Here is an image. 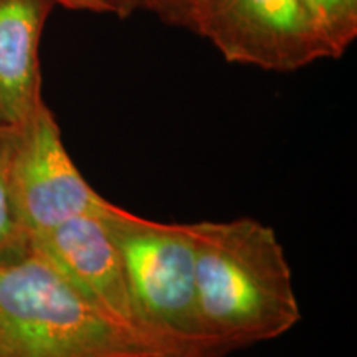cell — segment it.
Here are the masks:
<instances>
[{"label":"cell","mask_w":357,"mask_h":357,"mask_svg":"<svg viewBox=\"0 0 357 357\" xmlns=\"http://www.w3.org/2000/svg\"><path fill=\"white\" fill-rule=\"evenodd\" d=\"M15 129L0 128V263L24 255L30 236L17 211L10 182V153Z\"/></svg>","instance_id":"8"},{"label":"cell","mask_w":357,"mask_h":357,"mask_svg":"<svg viewBox=\"0 0 357 357\" xmlns=\"http://www.w3.org/2000/svg\"><path fill=\"white\" fill-rule=\"evenodd\" d=\"M217 0H137V8L154 12L166 24L184 26L197 33L208 10Z\"/></svg>","instance_id":"10"},{"label":"cell","mask_w":357,"mask_h":357,"mask_svg":"<svg viewBox=\"0 0 357 357\" xmlns=\"http://www.w3.org/2000/svg\"><path fill=\"white\" fill-rule=\"evenodd\" d=\"M53 0H0V128L17 129L43 102L40 38Z\"/></svg>","instance_id":"7"},{"label":"cell","mask_w":357,"mask_h":357,"mask_svg":"<svg viewBox=\"0 0 357 357\" xmlns=\"http://www.w3.org/2000/svg\"><path fill=\"white\" fill-rule=\"evenodd\" d=\"M106 208L101 213L70 218L35 236L30 247L108 318L151 336L141 328L134 311L121 255L105 220Z\"/></svg>","instance_id":"6"},{"label":"cell","mask_w":357,"mask_h":357,"mask_svg":"<svg viewBox=\"0 0 357 357\" xmlns=\"http://www.w3.org/2000/svg\"><path fill=\"white\" fill-rule=\"evenodd\" d=\"M55 6L65 7L68 10H82L91 13H111L105 0H53Z\"/></svg>","instance_id":"12"},{"label":"cell","mask_w":357,"mask_h":357,"mask_svg":"<svg viewBox=\"0 0 357 357\" xmlns=\"http://www.w3.org/2000/svg\"><path fill=\"white\" fill-rule=\"evenodd\" d=\"M197 33L230 63L268 71H296L331 58L303 0H217Z\"/></svg>","instance_id":"5"},{"label":"cell","mask_w":357,"mask_h":357,"mask_svg":"<svg viewBox=\"0 0 357 357\" xmlns=\"http://www.w3.org/2000/svg\"><path fill=\"white\" fill-rule=\"evenodd\" d=\"M108 3L109 12L118 15L119 19H126L134 10H137V0H105Z\"/></svg>","instance_id":"13"},{"label":"cell","mask_w":357,"mask_h":357,"mask_svg":"<svg viewBox=\"0 0 357 357\" xmlns=\"http://www.w3.org/2000/svg\"><path fill=\"white\" fill-rule=\"evenodd\" d=\"M200 336L225 354L284 336L301 307L284 248L252 217L190 223Z\"/></svg>","instance_id":"1"},{"label":"cell","mask_w":357,"mask_h":357,"mask_svg":"<svg viewBox=\"0 0 357 357\" xmlns=\"http://www.w3.org/2000/svg\"><path fill=\"white\" fill-rule=\"evenodd\" d=\"M177 347L108 318L33 248L0 263V357H129Z\"/></svg>","instance_id":"2"},{"label":"cell","mask_w":357,"mask_h":357,"mask_svg":"<svg viewBox=\"0 0 357 357\" xmlns=\"http://www.w3.org/2000/svg\"><path fill=\"white\" fill-rule=\"evenodd\" d=\"M10 182L30 242L70 218L101 213L109 205L70 158L61 129L45 101L13 132Z\"/></svg>","instance_id":"4"},{"label":"cell","mask_w":357,"mask_h":357,"mask_svg":"<svg viewBox=\"0 0 357 357\" xmlns=\"http://www.w3.org/2000/svg\"><path fill=\"white\" fill-rule=\"evenodd\" d=\"M105 220L118 245L141 328L172 346L211 347L199 329L190 223L149 220L113 202Z\"/></svg>","instance_id":"3"},{"label":"cell","mask_w":357,"mask_h":357,"mask_svg":"<svg viewBox=\"0 0 357 357\" xmlns=\"http://www.w3.org/2000/svg\"><path fill=\"white\" fill-rule=\"evenodd\" d=\"M331 58L346 53L357 37V0H303Z\"/></svg>","instance_id":"9"},{"label":"cell","mask_w":357,"mask_h":357,"mask_svg":"<svg viewBox=\"0 0 357 357\" xmlns=\"http://www.w3.org/2000/svg\"><path fill=\"white\" fill-rule=\"evenodd\" d=\"M222 351L212 349V347H177V349H166V351H155L146 352V354L129 356V357H225Z\"/></svg>","instance_id":"11"}]
</instances>
